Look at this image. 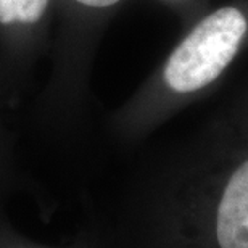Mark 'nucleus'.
Masks as SVG:
<instances>
[{
  "mask_svg": "<svg viewBox=\"0 0 248 248\" xmlns=\"http://www.w3.org/2000/svg\"><path fill=\"white\" fill-rule=\"evenodd\" d=\"M245 31V16L237 8L211 13L171 53L165 82L176 92H193L213 82L234 58Z\"/></svg>",
  "mask_w": 248,
  "mask_h": 248,
  "instance_id": "obj_1",
  "label": "nucleus"
},
{
  "mask_svg": "<svg viewBox=\"0 0 248 248\" xmlns=\"http://www.w3.org/2000/svg\"><path fill=\"white\" fill-rule=\"evenodd\" d=\"M221 248H248V161L234 172L217 210Z\"/></svg>",
  "mask_w": 248,
  "mask_h": 248,
  "instance_id": "obj_2",
  "label": "nucleus"
},
{
  "mask_svg": "<svg viewBox=\"0 0 248 248\" xmlns=\"http://www.w3.org/2000/svg\"><path fill=\"white\" fill-rule=\"evenodd\" d=\"M50 0H0V24H36Z\"/></svg>",
  "mask_w": 248,
  "mask_h": 248,
  "instance_id": "obj_3",
  "label": "nucleus"
},
{
  "mask_svg": "<svg viewBox=\"0 0 248 248\" xmlns=\"http://www.w3.org/2000/svg\"><path fill=\"white\" fill-rule=\"evenodd\" d=\"M74 2L89 8H108L111 5L118 3L120 0H74Z\"/></svg>",
  "mask_w": 248,
  "mask_h": 248,
  "instance_id": "obj_4",
  "label": "nucleus"
}]
</instances>
